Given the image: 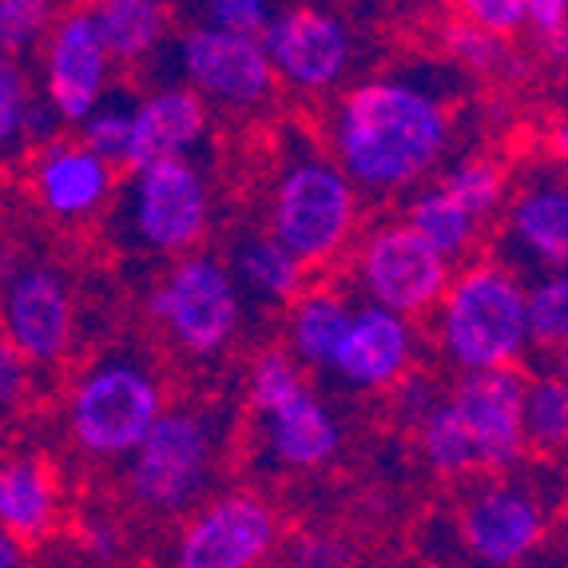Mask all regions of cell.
Returning <instances> with one entry per match:
<instances>
[{"instance_id": "cell-1", "label": "cell", "mask_w": 568, "mask_h": 568, "mask_svg": "<svg viewBox=\"0 0 568 568\" xmlns=\"http://www.w3.org/2000/svg\"><path fill=\"white\" fill-rule=\"evenodd\" d=\"M449 104L414 77H374L346 88L331 112V155L362 195H402L442 163L449 148Z\"/></svg>"}, {"instance_id": "cell-2", "label": "cell", "mask_w": 568, "mask_h": 568, "mask_svg": "<svg viewBox=\"0 0 568 568\" xmlns=\"http://www.w3.org/2000/svg\"><path fill=\"white\" fill-rule=\"evenodd\" d=\"M437 342L457 369L513 366L529 334V283L509 263H474L437 306Z\"/></svg>"}, {"instance_id": "cell-3", "label": "cell", "mask_w": 568, "mask_h": 568, "mask_svg": "<svg viewBox=\"0 0 568 568\" xmlns=\"http://www.w3.org/2000/svg\"><path fill=\"white\" fill-rule=\"evenodd\" d=\"M362 187L334 155L303 148L286 155L266 200V231L311 266H326L358 231Z\"/></svg>"}, {"instance_id": "cell-4", "label": "cell", "mask_w": 568, "mask_h": 568, "mask_svg": "<svg viewBox=\"0 0 568 568\" xmlns=\"http://www.w3.org/2000/svg\"><path fill=\"white\" fill-rule=\"evenodd\" d=\"M168 409L163 382L148 362L132 354H108L92 362L68 398V429L84 457L128 462Z\"/></svg>"}, {"instance_id": "cell-5", "label": "cell", "mask_w": 568, "mask_h": 568, "mask_svg": "<svg viewBox=\"0 0 568 568\" xmlns=\"http://www.w3.org/2000/svg\"><path fill=\"white\" fill-rule=\"evenodd\" d=\"M115 235L143 255L180 258L203 243L211 223V187L191 155L132 171L115 203Z\"/></svg>"}, {"instance_id": "cell-6", "label": "cell", "mask_w": 568, "mask_h": 568, "mask_svg": "<svg viewBox=\"0 0 568 568\" xmlns=\"http://www.w3.org/2000/svg\"><path fill=\"white\" fill-rule=\"evenodd\" d=\"M215 417L203 409H163V417L128 457V493L155 517H183L207 497L215 477Z\"/></svg>"}, {"instance_id": "cell-7", "label": "cell", "mask_w": 568, "mask_h": 568, "mask_svg": "<svg viewBox=\"0 0 568 568\" xmlns=\"http://www.w3.org/2000/svg\"><path fill=\"white\" fill-rule=\"evenodd\" d=\"M148 314L183 354L207 358L227 351L243 326V286L223 258L187 251L155 283Z\"/></svg>"}, {"instance_id": "cell-8", "label": "cell", "mask_w": 568, "mask_h": 568, "mask_svg": "<svg viewBox=\"0 0 568 568\" xmlns=\"http://www.w3.org/2000/svg\"><path fill=\"white\" fill-rule=\"evenodd\" d=\"M354 278L369 303L422 318L446 298L449 283H454V258L442 255L406 219H398V223H378L362 239Z\"/></svg>"}, {"instance_id": "cell-9", "label": "cell", "mask_w": 568, "mask_h": 568, "mask_svg": "<svg viewBox=\"0 0 568 568\" xmlns=\"http://www.w3.org/2000/svg\"><path fill=\"white\" fill-rule=\"evenodd\" d=\"M175 68L195 92H203L211 104L251 112L266 104L275 92V60L266 52V40L255 32L219 29L195 20L175 40Z\"/></svg>"}, {"instance_id": "cell-10", "label": "cell", "mask_w": 568, "mask_h": 568, "mask_svg": "<svg viewBox=\"0 0 568 568\" xmlns=\"http://www.w3.org/2000/svg\"><path fill=\"white\" fill-rule=\"evenodd\" d=\"M266 52L275 60V72L286 88L306 95L331 92L346 80L354 60L351 29L334 12L318 9L311 0L286 4L271 17L263 32Z\"/></svg>"}, {"instance_id": "cell-11", "label": "cell", "mask_w": 568, "mask_h": 568, "mask_svg": "<svg viewBox=\"0 0 568 568\" xmlns=\"http://www.w3.org/2000/svg\"><path fill=\"white\" fill-rule=\"evenodd\" d=\"M278 549V521L251 493H227L191 513L175 540L180 568H255Z\"/></svg>"}, {"instance_id": "cell-12", "label": "cell", "mask_w": 568, "mask_h": 568, "mask_svg": "<svg viewBox=\"0 0 568 568\" xmlns=\"http://www.w3.org/2000/svg\"><path fill=\"white\" fill-rule=\"evenodd\" d=\"M112 48L100 37L92 9L57 17L40 52V92L68 123H80L112 92Z\"/></svg>"}, {"instance_id": "cell-13", "label": "cell", "mask_w": 568, "mask_h": 568, "mask_svg": "<svg viewBox=\"0 0 568 568\" xmlns=\"http://www.w3.org/2000/svg\"><path fill=\"white\" fill-rule=\"evenodd\" d=\"M525 389H529V378L517 369V362L489 369H462V378L454 386V406L462 409L465 426L477 442V462L489 474H505L529 454Z\"/></svg>"}, {"instance_id": "cell-14", "label": "cell", "mask_w": 568, "mask_h": 568, "mask_svg": "<svg viewBox=\"0 0 568 568\" xmlns=\"http://www.w3.org/2000/svg\"><path fill=\"white\" fill-rule=\"evenodd\" d=\"M545 537V509L525 485L489 481L465 501L462 509V545L477 565H517L532 557Z\"/></svg>"}, {"instance_id": "cell-15", "label": "cell", "mask_w": 568, "mask_h": 568, "mask_svg": "<svg viewBox=\"0 0 568 568\" xmlns=\"http://www.w3.org/2000/svg\"><path fill=\"white\" fill-rule=\"evenodd\" d=\"M4 338L32 366H57L72 346V291L57 266H20L4 291Z\"/></svg>"}, {"instance_id": "cell-16", "label": "cell", "mask_w": 568, "mask_h": 568, "mask_svg": "<svg viewBox=\"0 0 568 568\" xmlns=\"http://www.w3.org/2000/svg\"><path fill=\"white\" fill-rule=\"evenodd\" d=\"M501 263L517 275L568 271V180L540 175L509 203L501 235Z\"/></svg>"}, {"instance_id": "cell-17", "label": "cell", "mask_w": 568, "mask_h": 568, "mask_svg": "<svg viewBox=\"0 0 568 568\" xmlns=\"http://www.w3.org/2000/svg\"><path fill=\"white\" fill-rule=\"evenodd\" d=\"M414 354V318L366 298L362 306H354V323L331 374L351 389H394L398 382H406Z\"/></svg>"}, {"instance_id": "cell-18", "label": "cell", "mask_w": 568, "mask_h": 568, "mask_svg": "<svg viewBox=\"0 0 568 568\" xmlns=\"http://www.w3.org/2000/svg\"><path fill=\"white\" fill-rule=\"evenodd\" d=\"M115 191V163L84 140H48L32 160V195L60 223H84L104 211Z\"/></svg>"}, {"instance_id": "cell-19", "label": "cell", "mask_w": 568, "mask_h": 568, "mask_svg": "<svg viewBox=\"0 0 568 568\" xmlns=\"http://www.w3.org/2000/svg\"><path fill=\"white\" fill-rule=\"evenodd\" d=\"M207 135V95L183 80V84H163L155 92L135 100L132 143L123 168L140 171L148 163L180 160L191 155Z\"/></svg>"}, {"instance_id": "cell-20", "label": "cell", "mask_w": 568, "mask_h": 568, "mask_svg": "<svg viewBox=\"0 0 568 568\" xmlns=\"http://www.w3.org/2000/svg\"><path fill=\"white\" fill-rule=\"evenodd\" d=\"M263 437L266 454L286 469H314L326 465L342 446V429L326 402L311 394V386L298 389L291 402L263 414Z\"/></svg>"}, {"instance_id": "cell-21", "label": "cell", "mask_w": 568, "mask_h": 568, "mask_svg": "<svg viewBox=\"0 0 568 568\" xmlns=\"http://www.w3.org/2000/svg\"><path fill=\"white\" fill-rule=\"evenodd\" d=\"M354 323V306L346 303V294L331 291V286H311L291 303V318H286V346H291L306 369H331L338 358L346 331Z\"/></svg>"}, {"instance_id": "cell-22", "label": "cell", "mask_w": 568, "mask_h": 568, "mask_svg": "<svg viewBox=\"0 0 568 568\" xmlns=\"http://www.w3.org/2000/svg\"><path fill=\"white\" fill-rule=\"evenodd\" d=\"M306 258H298L278 235H246L231 255L239 286L263 306H291L306 291Z\"/></svg>"}, {"instance_id": "cell-23", "label": "cell", "mask_w": 568, "mask_h": 568, "mask_svg": "<svg viewBox=\"0 0 568 568\" xmlns=\"http://www.w3.org/2000/svg\"><path fill=\"white\" fill-rule=\"evenodd\" d=\"M57 525V489L44 465L20 457L0 474V529L17 532L32 545L44 540Z\"/></svg>"}, {"instance_id": "cell-24", "label": "cell", "mask_w": 568, "mask_h": 568, "mask_svg": "<svg viewBox=\"0 0 568 568\" xmlns=\"http://www.w3.org/2000/svg\"><path fill=\"white\" fill-rule=\"evenodd\" d=\"M88 9L115 64H140L168 37V0H92Z\"/></svg>"}, {"instance_id": "cell-25", "label": "cell", "mask_w": 568, "mask_h": 568, "mask_svg": "<svg viewBox=\"0 0 568 568\" xmlns=\"http://www.w3.org/2000/svg\"><path fill=\"white\" fill-rule=\"evenodd\" d=\"M402 219H406L414 231H422V235H426L442 255L454 258V263L474 251L477 231H481V219L465 207L446 183L414 191V200L406 203Z\"/></svg>"}, {"instance_id": "cell-26", "label": "cell", "mask_w": 568, "mask_h": 568, "mask_svg": "<svg viewBox=\"0 0 568 568\" xmlns=\"http://www.w3.org/2000/svg\"><path fill=\"white\" fill-rule=\"evenodd\" d=\"M417 442H422V457L437 477H462L469 469H481L477 442L465 426L462 409L454 406V398L434 402L426 409V417L417 422Z\"/></svg>"}, {"instance_id": "cell-27", "label": "cell", "mask_w": 568, "mask_h": 568, "mask_svg": "<svg viewBox=\"0 0 568 568\" xmlns=\"http://www.w3.org/2000/svg\"><path fill=\"white\" fill-rule=\"evenodd\" d=\"M525 429H529V449H537V454L568 449V378L560 369L557 374L529 378V389H525Z\"/></svg>"}, {"instance_id": "cell-28", "label": "cell", "mask_w": 568, "mask_h": 568, "mask_svg": "<svg viewBox=\"0 0 568 568\" xmlns=\"http://www.w3.org/2000/svg\"><path fill=\"white\" fill-rule=\"evenodd\" d=\"M529 334L540 351H560L568 342V271L529 278Z\"/></svg>"}, {"instance_id": "cell-29", "label": "cell", "mask_w": 568, "mask_h": 568, "mask_svg": "<svg viewBox=\"0 0 568 568\" xmlns=\"http://www.w3.org/2000/svg\"><path fill=\"white\" fill-rule=\"evenodd\" d=\"M132 120H135V100L112 88L77 128L88 148H95L104 160L123 163L128 160V143H132Z\"/></svg>"}, {"instance_id": "cell-30", "label": "cell", "mask_w": 568, "mask_h": 568, "mask_svg": "<svg viewBox=\"0 0 568 568\" xmlns=\"http://www.w3.org/2000/svg\"><path fill=\"white\" fill-rule=\"evenodd\" d=\"M298 389H306L303 358L291 346H271V351L258 354L255 366H251V406H255L258 417L291 402Z\"/></svg>"}, {"instance_id": "cell-31", "label": "cell", "mask_w": 568, "mask_h": 568, "mask_svg": "<svg viewBox=\"0 0 568 568\" xmlns=\"http://www.w3.org/2000/svg\"><path fill=\"white\" fill-rule=\"evenodd\" d=\"M442 183H446V187L454 191L457 200L474 211L481 223L489 215H497V207L505 203L501 168H497L493 160H481V155H474V160H457L454 168L442 175Z\"/></svg>"}, {"instance_id": "cell-32", "label": "cell", "mask_w": 568, "mask_h": 568, "mask_svg": "<svg viewBox=\"0 0 568 568\" xmlns=\"http://www.w3.org/2000/svg\"><path fill=\"white\" fill-rule=\"evenodd\" d=\"M57 24L52 0H0V44L4 57H29L32 48L44 44Z\"/></svg>"}, {"instance_id": "cell-33", "label": "cell", "mask_w": 568, "mask_h": 568, "mask_svg": "<svg viewBox=\"0 0 568 568\" xmlns=\"http://www.w3.org/2000/svg\"><path fill=\"white\" fill-rule=\"evenodd\" d=\"M442 48H446L457 64L474 68V72H493V68H501L505 57H509L501 32L485 29V24H477L469 17L449 20L446 29H442Z\"/></svg>"}, {"instance_id": "cell-34", "label": "cell", "mask_w": 568, "mask_h": 568, "mask_svg": "<svg viewBox=\"0 0 568 568\" xmlns=\"http://www.w3.org/2000/svg\"><path fill=\"white\" fill-rule=\"evenodd\" d=\"M32 104H37V92H32L29 77L20 72L17 60L4 57V64H0V140H4V152H12L24 140V120H29Z\"/></svg>"}, {"instance_id": "cell-35", "label": "cell", "mask_w": 568, "mask_h": 568, "mask_svg": "<svg viewBox=\"0 0 568 568\" xmlns=\"http://www.w3.org/2000/svg\"><path fill=\"white\" fill-rule=\"evenodd\" d=\"M187 4H191V17L203 20V24L255 32V37H263L271 17H275L271 0H187Z\"/></svg>"}, {"instance_id": "cell-36", "label": "cell", "mask_w": 568, "mask_h": 568, "mask_svg": "<svg viewBox=\"0 0 568 568\" xmlns=\"http://www.w3.org/2000/svg\"><path fill=\"white\" fill-rule=\"evenodd\" d=\"M286 560L303 568H338V565H351L354 552L346 540L331 537V532H303V537L291 540Z\"/></svg>"}, {"instance_id": "cell-37", "label": "cell", "mask_w": 568, "mask_h": 568, "mask_svg": "<svg viewBox=\"0 0 568 568\" xmlns=\"http://www.w3.org/2000/svg\"><path fill=\"white\" fill-rule=\"evenodd\" d=\"M454 9L462 12V17L485 24V29L501 32V37H509V32H517L521 24H529L525 0H454Z\"/></svg>"}, {"instance_id": "cell-38", "label": "cell", "mask_w": 568, "mask_h": 568, "mask_svg": "<svg viewBox=\"0 0 568 568\" xmlns=\"http://www.w3.org/2000/svg\"><path fill=\"white\" fill-rule=\"evenodd\" d=\"M29 366H32V362L24 358L20 351H12L9 342H4V354H0V402H4V409L17 406L20 389L29 386Z\"/></svg>"}, {"instance_id": "cell-39", "label": "cell", "mask_w": 568, "mask_h": 568, "mask_svg": "<svg viewBox=\"0 0 568 568\" xmlns=\"http://www.w3.org/2000/svg\"><path fill=\"white\" fill-rule=\"evenodd\" d=\"M525 9H529V24L540 40L568 29V0H525Z\"/></svg>"}, {"instance_id": "cell-40", "label": "cell", "mask_w": 568, "mask_h": 568, "mask_svg": "<svg viewBox=\"0 0 568 568\" xmlns=\"http://www.w3.org/2000/svg\"><path fill=\"white\" fill-rule=\"evenodd\" d=\"M80 549L92 560H115L120 557V529L112 521H88L80 532Z\"/></svg>"}, {"instance_id": "cell-41", "label": "cell", "mask_w": 568, "mask_h": 568, "mask_svg": "<svg viewBox=\"0 0 568 568\" xmlns=\"http://www.w3.org/2000/svg\"><path fill=\"white\" fill-rule=\"evenodd\" d=\"M24 545H29L24 537H17V532H9V529H0V568H20V565H24V560H29Z\"/></svg>"}, {"instance_id": "cell-42", "label": "cell", "mask_w": 568, "mask_h": 568, "mask_svg": "<svg viewBox=\"0 0 568 568\" xmlns=\"http://www.w3.org/2000/svg\"><path fill=\"white\" fill-rule=\"evenodd\" d=\"M545 52H549L557 64H565L568 68V29H560L557 37H549L545 40Z\"/></svg>"}, {"instance_id": "cell-43", "label": "cell", "mask_w": 568, "mask_h": 568, "mask_svg": "<svg viewBox=\"0 0 568 568\" xmlns=\"http://www.w3.org/2000/svg\"><path fill=\"white\" fill-rule=\"evenodd\" d=\"M549 140H552V152H557L560 160H568V123H557Z\"/></svg>"}, {"instance_id": "cell-44", "label": "cell", "mask_w": 568, "mask_h": 568, "mask_svg": "<svg viewBox=\"0 0 568 568\" xmlns=\"http://www.w3.org/2000/svg\"><path fill=\"white\" fill-rule=\"evenodd\" d=\"M557 369H560V374H565V378H568V342H565V346H560V358H557Z\"/></svg>"}]
</instances>
